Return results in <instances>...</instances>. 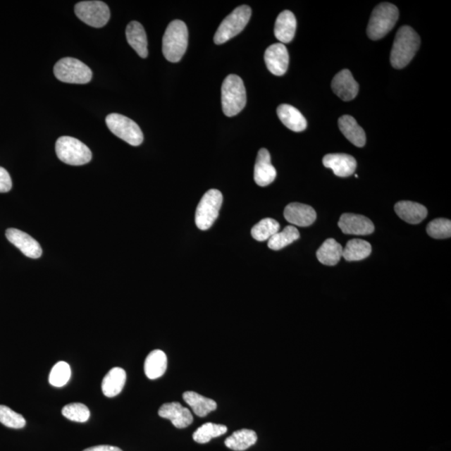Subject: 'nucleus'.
Segmentation results:
<instances>
[{"instance_id":"1","label":"nucleus","mask_w":451,"mask_h":451,"mask_svg":"<svg viewBox=\"0 0 451 451\" xmlns=\"http://www.w3.org/2000/svg\"><path fill=\"white\" fill-rule=\"evenodd\" d=\"M421 47V38L409 26H403L397 32L390 54V62L395 69L409 64Z\"/></svg>"},{"instance_id":"2","label":"nucleus","mask_w":451,"mask_h":451,"mask_svg":"<svg viewBox=\"0 0 451 451\" xmlns=\"http://www.w3.org/2000/svg\"><path fill=\"white\" fill-rule=\"evenodd\" d=\"M188 44V30L182 20L171 22L162 39V52L166 60L177 63L182 60Z\"/></svg>"},{"instance_id":"3","label":"nucleus","mask_w":451,"mask_h":451,"mask_svg":"<svg viewBox=\"0 0 451 451\" xmlns=\"http://www.w3.org/2000/svg\"><path fill=\"white\" fill-rule=\"evenodd\" d=\"M247 93L242 80L236 75H229L222 85V106L225 116L233 117L246 106Z\"/></svg>"},{"instance_id":"4","label":"nucleus","mask_w":451,"mask_h":451,"mask_svg":"<svg viewBox=\"0 0 451 451\" xmlns=\"http://www.w3.org/2000/svg\"><path fill=\"white\" fill-rule=\"evenodd\" d=\"M399 19L398 8L390 3H382L373 8L369 20L367 35L369 39H383L393 30Z\"/></svg>"},{"instance_id":"5","label":"nucleus","mask_w":451,"mask_h":451,"mask_svg":"<svg viewBox=\"0 0 451 451\" xmlns=\"http://www.w3.org/2000/svg\"><path fill=\"white\" fill-rule=\"evenodd\" d=\"M56 155L64 163L70 166H82L92 159L89 148L80 140L71 137H61L56 144Z\"/></svg>"},{"instance_id":"6","label":"nucleus","mask_w":451,"mask_h":451,"mask_svg":"<svg viewBox=\"0 0 451 451\" xmlns=\"http://www.w3.org/2000/svg\"><path fill=\"white\" fill-rule=\"evenodd\" d=\"M252 10L249 6H242L234 10L221 23L214 35L216 44H222L240 34L249 22Z\"/></svg>"},{"instance_id":"7","label":"nucleus","mask_w":451,"mask_h":451,"mask_svg":"<svg viewBox=\"0 0 451 451\" xmlns=\"http://www.w3.org/2000/svg\"><path fill=\"white\" fill-rule=\"evenodd\" d=\"M56 78L62 82L87 84L92 79V70L78 58L66 57L58 61L54 67Z\"/></svg>"},{"instance_id":"8","label":"nucleus","mask_w":451,"mask_h":451,"mask_svg":"<svg viewBox=\"0 0 451 451\" xmlns=\"http://www.w3.org/2000/svg\"><path fill=\"white\" fill-rule=\"evenodd\" d=\"M223 201L222 192L216 189H211L203 195L198 203L195 216L197 227L202 231L209 230L218 218Z\"/></svg>"},{"instance_id":"9","label":"nucleus","mask_w":451,"mask_h":451,"mask_svg":"<svg viewBox=\"0 0 451 451\" xmlns=\"http://www.w3.org/2000/svg\"><path fill=\"white\" fill-rule=\"evenodd\" d=\"M111 132L130 146L138 147L143 142L144 135L140 126L125 116L112 113L106 118Z\"/></svg>"},{"instance_id":"10","label":"nucleus","mask_w":451,"mask_h":451,"mask_svg":"<svg viewBox=\"0 0 451 451\" xmlns=\"http://www.w3.org/2000/svg\"><path fill=\"white\" fill-rule=\"evenodd\" d=\"M75 13L81 21L94 28L105 26L111 17L109 7L102 1H82L76 4Z\"/></svg>"},{"instance_id":"11","label":"nucleus","mask_w":451,"mask_h":451,"mask_svg":"<svg viewBox=\"0 0 451 451\" xmlns=\"http://www.w3.org/2000/svg\"><path fill=\"white\" fill-rule=\"evenodd\" d=\"M6 236L13 245L19 248L22 254L28 258L36 259L42 257L43 252L42 247L29 234L19 229L8 228L6 230Z\"/></svg>"},{"instance_id":"12","label":"nucleus","mask_w":451,"mask_h":451,"mask_svg":"<svg viewBox=\"0 0 451 451\" xmlns=\"http://www.w3.org/2000/svg\"><path fill=\"white\" fill-rule=\"evenodd\" d=\"M264 61L273 75L282 76L285 74L290 63V56L285 45L282 43L270 45L266 49Z\"/></svg>"},{"instance_id":"13","label":"nucleus","mask_w":451,"mask_h":451,"mask_svg":"<svg viewBox=\"0 0 451 451\" xmlns=\"http://www.w3.org/2000/svg\"><path fill=\"white\" fill-rule=\"evenodd\" d=\"M338 227L342 233L350 235L366 236L374 232L372 221L366 216L357 214H342Z\"/></svg>"},{"instance_id":"14","label":"nucleus","mask_w":451,"mask_h":451,"mask_svg":"<svg viewBox=\"0 0 451 451\" xmlns=\"http://www.w3.org/2000/svg\"><path fill=\"white\" fill-rule=\"evenodd\" d=\"M332 89L342 101H350L357 97L359 87L351 72L342 70L333 79Z\"/></svg>"},{"instance_id":"15","label":"nucleus","mask_w":451,"mask_h":451,"mask_svg":"<svg viewBox=\"0 0 451 451\" xmlns=\"http://www.w3.org/2000/svg\"><path fill=\"white\" fill-rule=\"evenodd\" d=\"M284 218L292 225L304 228L315 222L317 214L312 206L293 202L284 209Z\"/></svg>"},{"instance_id":"16","label":"nucleus","mask_w":451,"mask_h":451,"mask_svg":"<svg viewBox=\"0 0 451 451\" xmlns=\"http://www.w3.org/2000/svg\"><path fill=\"white\" fill-rule=\"evenodd\" d=\"M277 171L271 163V156L267 149L263 148L258 153L254 166V180L260 187H267L274 182Z\"/></svg>"},{"instance_id":"17","label":"nucleus","mask_w":451,"mask_h":451,"mask_svg":"<svg viewBox=\"0 0 451 451\" xmlns=\"http://www.w3.org/2000/svg\"><path fill=\"white\" fill-rule=\"evenodd\" d=\"M161 418L168 419L175 428H184L192 425L193 416L190 410L178 402L166 403L158 412Z\"/></svg>"},{"instance_id":"18","label":"nucleus","mask_w":451,"mask_h":451,"mask_svg":"<svg viewBox=\"0 0 451 451\" xmlns=\"http://www.w3.org/2000/svg\"><path fill=\"white\" fill-rule=\"evenodd\" d=\"M323 164L326 168L332 169L333 173L340 178L350 177L357 168L354 157L342 153L326 155L323 157Z\"/></svg>"},{"instance_id":"19","label":"nucleus","mask_w":451,"mask_h":451,"mask_svg":"<svg viewBox=\"0 0 451 451\" xmlns=\"http://www.w3.org/2000/svg\"><path fill=\"white\" fill-rule=\"evenodd\" d=\"M297 20L290 11H284L277 18L274 26V35L282 44L290 43L295 38Z\"/></svg>"},{"instance_id":"20","label":"nucleus","mask_w":451,"mask_h":451,"mask_svg":"<svg viewBox=\"0 0 451 451\" xmlns=\"http://www.w3.org/2000/svg\"><path fill=\"white\" fill-rule=\"evenodd\" d=\"M277 114L283 124L292 132H301L307 128L305 117L295 106L283 104L278 107Z\"/></svg>"},{"instance_id":"21","label":"nucleus","mask_w":451,"mask_h":451,"mask_svg":"<svg viewBox=\"0 0 451 451\" xmlns=\"http://www.w3.org/2000/svg\"><path fill=\"white\" fill-rule=\"evenodd\" d=\"M395 210L397 215L406 223L409 224H419L425 219L428 215L426 206L419 203L402 201L396 203Z\"/></svg>"},{"instance_id":"22","label":"nucleus","mask_w":451,"mask_h":451,"mask_svg":"<svg viewBox=\"0 0 451 451\" xmlns=\"http://www.w3.org/2000/svg\"><path fill=\"white\" fill-rule=\"evenodd\" d=\"M126 39L140 57L148 56L147 38L145 30L137 21L130 22L125 30Z\"/></svg>"},{"instance_id":"23","label":"nucleus","mask_w":451,"mask_h":451,"mask_svg":"<svg viewBox=\"0 0 451 451\" xmlns=\"http://www.w3.org/2000/svg\"><path fill=\"white\" fill-rule=\"evenodd\" d=\"M338 126H340L341 132L355 147H364L366 143V135L354 117L342 116L338 119Z\"/></svg>"},{"instance_id":"24","label":"nucleus","mask_w":451,"mask_h":451,"mask_svg":"<svg viewBox=\"0 0 451 451\" xmlns=\"http://www.w3.org/2000/svg\"><path fill=\"white\" fill-rule=\"evenodd\" d=\"M126 381L123 369L116 367L111 369L102 381L103 394L109 398L118 395L123 391Z\"/></svg>"},{"instance_id":"25","label":"nucleus","mask_w":451,"mask_h":451,"mask_svg":"<svg viewBox=\"0 0 451 451\" xmlns=\"http://www.w3.org/2000/svg\"><path fill=\"white\" fill-rule=\"evenodd\" d=\"M166 368H168V357L163 351L159 350L151 352L144 364V371L150 380H156L163 376Z\"/></svg>"},{"instance_id":"26","label":"nucleus","mask_w":451,"mask_h":451,"mask_svg":"<svg viewBox=\"0 0 451 451\" xmlns=\"http://www.w3.org/2000/svg\"><path fill=\"white\" fill-rule=\"evenodd\" d=\"M183 400L192 409L193 412L199 417H205L210 412H214L218 405L214 400L206 398L196 392L188 391L183 394Z\"/></svg>"},{"instance_id":"27","label":"nucleus","mask_w":451,"mask_h":451,"mask_svg":"<svg viewBox=\"0 0 451 451\" xmlns=\"http://www.w3.org/2000/svg\"><path fill=\"white\" fill-rule=\"evenodd\" d=\"M258 440L256 432L247 428L234 432L231 436L225 440V445L230 450L243 451L256 444Z\"/></svg>"},{"instance_id":"28","label":"nucleus","mask_w":451,"mask_h":451,"mask_svg":"<svg viewBox=\"0 0 451 451\" xmlns=\"http://www.w3.org/2000/svg\"><path fill=\"white\" fill-rule=\"evenodd\" d=\"M342 247L333 238H328L317 251V258L320 263L335 266L342 258Z\"/></svg>"},{"instance_id":"29","label":"nucleus","mask_w":451,"mask_h":451,"mask_svg":"<svg viewBox=\"0 0 451 451\" xmlns=\"http://www.w3.org/2000/svg\"><path fill=\"white\" fill-rule=\"evenodd\" d=\"M371 252V243L361 239H353L347 242L342 250V258L348 261H360L367 259Z\"/></svg>"},{"instance_id":"30","label":"nucleus","mask_w":451,"mask_h":451,"mask_svg":"<svg viewBox=\"0 0 451 451\" xmlns=\"http://www.w3.org/2000/svg\"><path fill=\"white\" fill-rule=\"evenodd\" d=\"M300 237L299 230L295 226H288L282 232H278L268 240V246L270 249L278 251L291 245Z\"/></svg>"},{"instance_id":"31","label":"nucleus","mask_w":451,"mask_h":451,"mask_svg":"<svg viewBox=\"0 0 451 451\" xmlns=\"http://www.w3.org/2000/svg\"><path fill=\"white\" fill-rule=\"evenodd\" d=\"M227 431V426L218 425V424L206 423L194 432L193 440L197 443L206 444L216 437L223 435Z\"/></svg>"},{"instance_id":"32","label":"nucleus","mask_w":451,"mask_h":451,"mask_svg":"<svg viewBox=\"0 0 451 451\" xmlns=\"http://www.w3.org/2000/svg\"><path fill=\"white\" fill-rule=\"evenodd\" d=\"M280 225L273 218H264L252 228L251 234L257 241L269 240L274 234L279 232Z\"/></svg>"},{"instance_id":"33","label":"nucleus","mask_w":451,"mask_h":451,"mask_svg":"<svg viewBox=\"0 0 451 451\" xmlns=\"http://www.w3.org/2000/svg\"><path fill=\"white\" fill-rule=\"evenodd\" d=\"M71 376V369L69 364L61 361L55 364L49 373V382L55 387H63L69 382Z\"/></svg>"},{"instance_id":"34","label":"nucleus","mask_w":451,"mask_h":451,"mask_svg":"<svg viewBox=\"0 0 451 451\" xmlns=\"http://www.w3.org/2000/svg\"><path fill=\"white\" fill-rule=\"evenodd\" d=\"M62 414L71 421L87 422L90 416L89 409L87 405L80 403H72L62 409Z\"/></svg>"},{"instance_id":"35","label":"nucleus","mask_w":451,"mask_h":451,"mask_svg":"<svg viewBox=\"0 0 451 451\" xmlns=\"http://www.w3.org/2000/svg\"><path fill=\"white\" fill-rule=\"evenodd\" d=\"M428 236L435 239H445L451 236V222L445 218H437L428 224Z\"/></svg>"},{"instance_id":"36","label":"nucleus","mask_w":451,"mask_h":451,"mask_svg":"<svg viewBox=\"0 0 451 451\" xmlns=\"http://www.w3.org/2000/svg\"><path fill=\"white\" fill-rule=\"evenodd\" d=\"M0 423L11 428H22L25 426V419L6 405H0Z\"/></svg>"},{"instance_id":"37","label":"nucleus","mask_w":451,"mask_h":451,"mask_svg":"<svg viewBox=\"0 0 451 451\" xmlns=\"http://www.w3.org/2000/svg\"><path fill=\"white\" fill-rule=\"evenodd\" d=\"M12 180L8 171L0 166V192H8L11 190Z\"/></svg>"},{"instance_id":"38","label":"nucleus","mask_w":451,"mask_h":451,"mask_svg":"<svg viewBox=\"0 0 451 451\" xmlns=\"http://www.w3.org/2000/svg\"><path fill=\"white\" fill-rule=\"evenodd\" d=\"M83 451H123V450H121L118 447H116V446L97 445V446H93V447L85 449Z\"/></svg>"}]
</instances>
